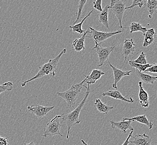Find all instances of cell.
Listing matches in <instances>:
<instances>
[{"label":"cell","instance_id":"6da1fadb","mask_svg":"<svg viewBox=\"0 0 157 145\" xmlns=\"http://www.w3.org/2000/svg\"><path fill=\"white\" fill-rule=\"evenodd\" d=\"M86 88V91L85 93L84 97H83L81 102L79 103L78 107L74 109L73 111L70 113H65L61 115V119L65 122L67 127V139H69V133L71 128L76 124H78L80 123V120L79 118L80 113L82 111V107L85 106L88 96L90 93V85H88V87L83 85Z\"/></svg>","mask_w":157,"mask_h":145},{"label":"cell","instance_id":"7a4b0ae2","mask_svg":"<svg viewBox=\"0 0 157 145\" xmlns=\"http://www.w3.org/2000/svg\"><path fill=\"white\" fill-rule=\"evenodd\" d=\"M66 52H67V49H63L56 57H55L54 59L52 60H50L48 63L44 64V65L39 67V70L36 74L30 79H28L22 82L21 86L22 87H25L27 83L35 80L37 79L41 78L44 76L50 75L54 77L55 76H56V70L58 66V63L59 62L61 56L64 54H65Z\"/></svg>","mask_w":157,"mask_h":145},{"label":"cell","instance_id":"3957f363","mask_svg":"<svg viewBox=\"0 0 157 145\" xmlns=\"http://www.w3.org/2000/svg\"><path fill=\"white\" fill-rule=\"evenodd\" d=\"M86 78L78 84H75L71 85V87L68 90L63 92H57L58 96L61 97L66 101L67 105L69 107H74L76 100L79 96L80 92L82 91V87H83L84 83L85 82Z\"/></svg>","mask_w":157,"mask_h":145},{"label":"cell","instance_id":"277c9868","mask_svg":"<svg viewBox=\"0 0 157 145\" xmlns=\"http://www.w3.org/2000/svg\"><path fill=\"white\" fill-rule=\"evenodd\" d=\"M61 115H57L49 121L44 130V135L42 137L47 138L48 137H53L55 136H60L63 137V135L60 132L61 124L60 120Z\"/></svg>","mask_w":157,"mask_h":145},{"label":"cell","instance_id":"5b68a950","mask_svg":"<svg viewBox=\"0 0 157 145\" xmlns=\"http://www.w3.org/2000/svg\"><path fill=\"white\" fill-rule=\"evenodd\" d=\"M95 45L93 48L95 50L97 53L98 59H99V64L98 67H101L106 61L108 60L109 55L114 52L115 46H108V47H103L101 46V43H97L95 42Z\"/></svg>","mask_w":157,"mask_h":145},{"label":"cell","instance_id":"8992f818","mask_svg":"<svg viewBox=\"0 0 157 145\" xmlns=\"http://www.w3.org/2000/svg\"><path fill=\"white\" fill-rule=\"evenodd\" d=\"M109 9L115 15L120 25V29H123L124 27L122 26V18L125 10V3L121 0H111L109 4Z\"/></svg>","mask_w":157,"mask_h":145},{"label":"cell","instance_id":"52a82bcc","mask_svg":"<svg viewBox=\"0 0 157 145\" xmlns=\"http://www.w3.org/2000/svg\"><path fill=\"white\" fill-rule=\"evenodd\" d=\"M89 33L91 34V38L93 39L94 42L97 43L104 41L108 39L112 36H115L117 34L123 33V30L113 32H103L97 30L92 27H89Z\"/></svg>","mask_w":157,"mask_h":145},{"label":"cell","instance_id":"ba28073f","mask_svg":"<svg viewBox=\"0 0 157 145\" xmlns=\"http://www.w3.org/2000/svg\"><path fill=\"white\" fill-rule=\"evenodd\" d=\"M54 108L55 106L45 107L35 104L28 106L27 109L29 112L35 115L37 118L41 119L45 117Z\"/></svg>","mask_w":157,"mask_h":145},{"label":"cell","instance_id":"9c48e42d","mask_svg":"<svg viewBox=\"0 0 157 145\" xmlns=\"http://www.w3.org/2000/svg\"><path fill=\"white\" fill-rule=\"evenodd\" d=\"M108 62L109 63V65L110 68L113 70V76H114V83L112 85L113 88H114L115 89H117V84L118 82L121 80V79L123 78L125 76H129L130 74V73L132 72V71L131 70H128V71H123L121 70L118 69L117 68L114 67L113 65L109 61V60H108Z\"/></svg>","mask_w":157,"mask_h":145},{"label":"cell","instance_id":"30bf717a","mask_svg":"<svg viewBox=\"0 0 157 145\" xmlns=\"http://www.w3.org/2000/svg\"><path fill=\"white\" fill-rule=\"evenodd\" d=\"M135 49L136 45L133 39H125L122 48V55L125 59L124 63L125 62L128 57H130V55L133 54L134 52H135Z\"/></svg>","mask_w":157,"mask_h":145},{"label":"cell","instance_id":"8fae6325","mask_svg":"<svg viewBox=\"0 0 157 145\" xmlns=\"http://www.w3.org/2000/svg\"><path fill=\"white\" fill-rule=\"evenodd\" d=\"M132 122L133 121H122L121 122L110 121V122L113 129L117 128L123 133H126L127 130H130L131 131H134V128L132 126Z\"/></svg>","mask_w":157,"mask_h":145},{"label":"cell","instance_id":"7c38bea8","mask_svg":"<svg viewBox=\"0 0 157 145\" xmlns=\"http://www.w3.org/2000/svg\"><path fill=\"white\" fill-rule=\"evenodd\" d=\"M131 137H132L134 140L129 141L130 143L135 145H151V138L145 133H143V135L138 134L135 136H132Z\"/></svg>","mask_w":157,"mask_h":145},{"label":"cell","instance_id":"4fadbf2b","mask_svg":"<svg viewBox=\"0 0 157 145\" xmlns=\"http://www.w3.org/2000/svg\"><path fill=\"white\" fill-rule=\"evenodd\" d=\"M103 96H107V97H111L115 100H120L123 102H126L128 103H133L134 100L132 97H130L129 99H127V97L129 96H127L124 97L122 96V94L117 90L115 91H109L106 92H103L102 93Z\"/></svg>","mask_w":157,"mask_h":145},{"label":"cell","instance_id":"5bb4252c","mask_svg":"<svg viewBox=\"0 0 157 145\" xmlns=\"http://www.w3.org/2000/svg\"><path fill=\"white\" fill-rule=\"evenodd\" d=\"M139 85V100L140 105L142 107L147 108L149 106V96L147 92L144 89L142 86V82L141 81L138 82Z\"/></svg>","mask_w":157,"mask_h":145},{"label":"cell","instance_id":"9a60e30c","mask_svg":"<svg viewBox=\"0 0 157 145\" xmlns=\"http://www.w3.org/2000/svg\"><path fill=\"white\" fill-rule=\"evenodd\" d=\"M104 74L105 72L101 70L93 69L89 76H85L86 78L85 82L89 85L95 84V82Z\"/></svg>","mask_w":157,"mask_h":145},{"label":"cell","instance_id":"2e32d148","mask_svg":"<svg viewBox=\"0 0 157 145\" xmlns=\"http://www.w3.org/2000/svg\"><path fill=\"white\" fill-rule=\"evenodd\" d=\"M89 31H85L83 35L77 39H75L73 41V48L74 49V50L76 52L80 53L82 50H84L85 49V39L87 37V34L89 33Z\"/></svg>","mask_w":157,"mask_h":145},{"label":"cell","instance_id":"e0dca14e","mask_svg":"<svg viewBox=\"0 0 157 145\" xmlns=\"http://www.w3.org/2000/svg\"><path fill=\"white\" fill-rule=\"evenodd\" d=\"M123 121H132L133 122L136 121L142 124H145L147 126H148L149 130H151L153 127V122L151 121L148 120L145 115L137 116L134 117L133 118H123Z\"/></svg>","mask_w":157,"mask_h":145},{"label":"cell","instance_id":"ac0fdd59","mask_svg":"<svg viewBox=\"0 0 157 145\" xmlns=\"http://www.w3.org/2000/svg\"><path fill=\"white\" fill-rule=\"evenodd\" d=\"M135 73L138 78L140 79L142 82H144L146 84H151L153 85L154 84V82L157 80V77L156 76H150L147 74L139 72L138 70L136 69Z\"/></svg>","mask_w":157,"mask_h":145},{"label":"cell","instance_id":"d6986e66","mask_svg":"<svg viewBox=\"0 0 157 145\" xmlns=\"http://www.w3.org/2000/svg\"><path fill=\"white\" fill-rule=\"evenodd\" d=\"M144 39L143 44V46L144 48H146L149 45H151V43H153L154 41L155 37H156L154 28H151L150 29L147 30L145 34L144 35Z\"/></svg>","mask_w":157,"mask_h":145},{"label":"cell","instance_id":"ffe728a7","mask_svg":"<svg viewBox=\"0 0 157 145\" xmlns=\"http://www.w3.org/2000/svg\"><path fill=\"white\" fill-rule=\"evenodd\" d=\"M109 5H106L103 11L100 13L98 15L99 21L100 22L103 24L106 28L109 29V25L108 21V10H109Z\"/></svg>","mask_w":157,"mask_h":145},{"label":"cell","instance_id":"44dd1931","mask_svg":"<svg viewBox=\"0 0 157 145\" xmlns=\"http://www.w3.org/2000/svg\"><path fill=\"white\" fill-rule=\"evenodd\" d=\"M94 106L100 113H102L103 114L108 113V112L113 109V107L107 106L105 103H103L99 98L95 100Z\"/></svg>","mask_w":157,"mask_h":145},{"label":"cell","instance_id":"7402d4cb","mask_svg":"<svg viewBox=\"0 0 157 145\" xmlns=\"http://www.w3.org/2000/svg\"><path fill=\"white\" fill-rule=\"evenodd\" d=\"M93 12V10H92L90 12H89L88 15L86 16L84 18H83V20L80 23L76 24L75 25H73L72 26H70L69 27L70 29H71L73 31V32H74V33H80V34L84 33L85 31L82 29V25L83 24L85 20L88 18L89 16H90Z\"/></svg>","mask_w":157,"mask_h":145},{"label":"cell","instance_id":"603a6c76","mask_svg":"<svg viewBox=\"0 0 157 145\" xmlns=\"http://www.w3.org/2000/svg\"><path fill=\"white\" fill-rule=\"evenodd\" d=\"M129 28L130 29V33H135V32H139H139L142 33L143 35H144L146 33V31H147V29L146 27H143L139 22H132Z\"/></svg>","mask_w":157,"mask_h":145},{"label":"cell","instance_id":"cb8c5ba5","mask_svg":"<svg viewBox=\"0 0 157 145\" xmlns=\"http://www.w3.org/2000/svg\"><path fill=\"white\" fill-rule=\"evenodd\" d=\"M147 8L149 12V18H151L154 12L157 11V0H148L146 3Z\"/></svg>","mask_w":157,"mask_h":145},{"label":"cell","instance_id":"d4e9b609","mask_svg":"<svg viewBox=\"0 0 157 145\" xmlns=\"http://www.w3.org/2000/svg\"><path fill=\"white\" fill-rule=\"evenodd\" d=\"M129 65H130L132 68H134L138 70L139 72H145V70L147 69L148 68L151 67L153 64H147L145 65H140L136 63L133 61V60H129Z\"/></svg>","mask_w":157,"mask_h":145},{"label":"cell","instance_id":"484cf974","mask_svg":"<svg viewBox=\"0 0 157 145\" xmlns=\"http://www.w3.org/2000/svg\"><path fill=\"white\" fill-rule=\"evenodd\" d=\"M86 3V1H79L78 2V12H76V17L75 21H74V22L73 23V25H75L77 24L78 21L79 20V19L80 18L81 16H82V11L84 8V6H85V3Z\"/></svg>","mask_w":157,"mask_h":145},{"label":"cell","instance_id":"4316f807","mask_svg":"<svg viewBox=\"0 0 157 145\" xmlns=\"http://www.w3.org/2000/svg\"><path fill=\"white\" fill-rule=\"evenodd\" d=\"M147 1L145 0H134L133 1L132 4L130 6L125 7V10L133 9L135 7L138 6L139 8H142L143 6L146 5Z\"/></svg>","mask_w":157,"mask_h":145},{"label":"cell","instance_id":"83f0119b","mask_svg":"<svg viewBox=\"0 0 157 145\" xmlns=\"http://www.w3.org/2000/svg\"><path fill=\"white\" fill-rule=\"evenodd\" d=\"M13 88V83L11 82H6L0 85V94L6 92L12 91Z\"/></svg>","mask_w":157,"mask_h":145},{"label":"cell","instance_id":"f1b7e54d","mask_svg":"<svg viewBox=\"0 0 157 145\" xmlns=\"http://www.w3.org/2000/svg\"><path fill=\"white\" fill-rule=\"evenodd\" d=\"M146 56L147 55L145 54V53L143 52H142L141 54L139 55V57L138 58L133 61L134 63L138 64H140V65H145L148 64V61L146 59Z\"/></svg>","mask_w":157,"mask_h":145},{"label":"cell","instance_id":"f546056e","mask_svg":"<svg viewBox=\"0 0 157 145\" xmlns=\"http://www.w3.org/2000/svg\"><path fill=\"white\" fill-rule=\"evenodd\" d=\"M102 1L101 0H97L93 2V7L94 9L97 10L99 12H101L103 11L102 9Z\"/></svg>","mask_w":157,"mask_h":145},{"label":"cell","instance_id":"4dcf8cb0","mask_svg":"<svg viewBox=\"0 0 157 145\" xmlns=\"http://www.w3.org/2000/svg\"><path fill=\"white\" fill-rule=\"evenodd\" d=\"M145 72H152V73H157V64H153V65L151 67L147 68L145 70Z\"/></svg>","mask_w":157,"mask_h":145},{"label":"cell","instance_id":"1f68e13d","mask_svg":"<svg viewBox=\"0 0 157 145\" xmlns=\"http://www.w3.org/2000/svg\"><path fill=\"white\" fill-rule=\"evenodd\" d=\"M9 142L7 138L0 136V145H9Z\"/></svg>","mask_w":157,"mask_h":145},{"label":"cell","instance_id":"d6a6232c","mask_svg":"<svg viewBox=\"0 0 157 145\" xmlns=\"http://www.w3.org/2000/svg\"><path fill=\"white\" fill-rule=\"evenodd\" d=\"M133 131H131L130 133H129V136L127 137L126 140L124 141V143L121 145H128L130 143H129V139H130V137L132 136V134H133Z\"/></svg>","mask_w":157,"mask_h":145},{"label":"cell","instance_id":"836d02e7","mask_svg":"<svg viewBox=\"0 0 157 145\" xmlns=\"http://www.w3.org/2000/svg\"><path fill=\"white\" fill-rule=\"evenodd\" d=\"M23 145H37L36 144H35L33 142H31L29 143H24V144Z\"/></svg>","mask_w":157,"mask_h":145},{"label":"cell","instance_id":"e575fe53","mask_svg":"<svg viewBox=\"0 0 157 145\" xmlns=\"http://www.w3.org/2000/svg\"><path fill=\"white\" fill-rule=\"evenodd\" d=\"M81 142H82V143H83L84 145H88L86 142H85L84 141L83 139H82V140H81Z\"/></svg>","mask_w":157,"mask_h":145}]
</instances>
